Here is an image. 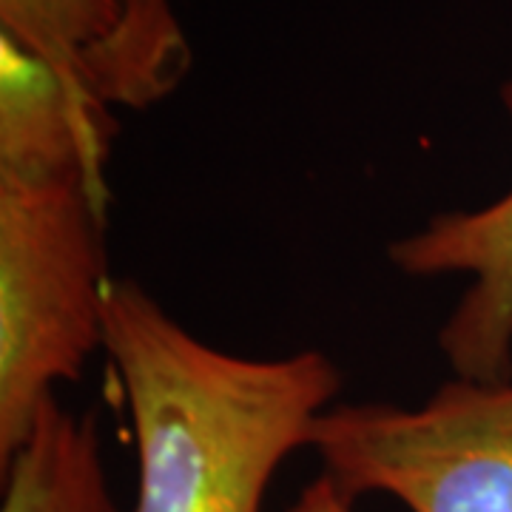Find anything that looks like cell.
Listing matches in <instances>:
<instances>
[{"label":"cell","mask_w":512,"mask_h":512,"mask_svg":"<svg viewBox=\"0 0 512 512\" xmlns=\"http://www.w3.org/2000/svg\"><path fill=\"white\" fill-rule=\"evenodd\" d=\"M103 348L137 441L134 512H262L276 470L311 447L342 387L328 353L214 348L131 279L106 291Z\"/></svg>","instance_id":"1"},{"label":"cell","mask_w":512,"mask_h":512,"mask_svg":"<svg viewBox=\"0 0 512 512\" xmlns=\"http://www.w3.org/2000/svg\"><path fill=\"white\" fill-rule=\"evenodd\" d=\"M109 185L0 168V464L103 348Z\"/></svg>","instance_id":"2"},{"label":"cell","mask_w":512,"mask_h":512,"mask_svg":"<svg viewBox=\"0 0 512 512\" xmlns=\"http://www.w3.org/2000/svg\"><path fill=\"white\" fill-rule=\"evenodd\" d=\"M311 450L353 501L379 493L410 512H512V382L450 376L419 407L333 404Z\"/></svg>","instance_id":"3"},{"label":"cell","mask_w":512,"mask_h":512,"mask_svg":"<svg viewBox=\"0 0 512 512\" xmlns=\"http://www.w3.org/2000/svg\"><path fill=\"white\" fill-rule=\"evenodd\" d=\"M191 46L168 0H126L106 35L57 63L0 37V168L106 180L114 106L143 109L177 89Z\"/></svg>","instance_id":"4"},{"label":"cell","mask_w":512,"mask_h":512,"mask_svg":"<svg viewBox=\"0 0 512 512\" xmlns=\"http://www.w3.org/2000/svg\"><path fill=\"white\" fill-rule=\"evenodd\" d=\"M512 123V74L501 86ZM390 265L410 279L464 276L467 288L439 328L453 376L512 382V188L478 208L441 211L390 242Z\"/></svg>","instance_id":"5"},{"label":"cell","mask_w":512,"mask_h":512,"mask_svg":"<svg viewBox=\"0 0 512 512\" xmlns=\"http://www.w3.org/2000/svg\"><path fill=\"white\" fill-rule=\"evenodd\" d=\"M0 473V512H120L94 421L66 410L60 399L43 407Z\"/></svg>","instance_id":"6"},{"label":"cell","mask_w":512,"mask_h":512,"mask_svg":"<svg viewBox=\"0 0 512 512\" xmlns=\"http://www.w3.org/2000/svg\"><path fill=\"white\" fill-rule=\"evenodd\" d=\"M123 12L126 0H0V37L57 63L106 35Z\"/></svg>","instance_id":"7"},{"label":"cell","mask_w":512,"mask_h":512,"mask_svg":"<svg viewBox=\"0 0 512 512\" xmlns=\"http://www.w3.org/2000/svg\"><path fill=\"white\" fill-rule=\"evenodd\" d=\"M353 504L356 501L333 478L322 473L299 493L296 504L288 512H353Z\"/></svg>","instance_id":"8"}]
</instances>
